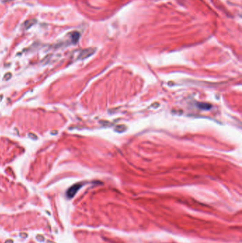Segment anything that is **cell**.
<instances>
[{
  "label": "cell",
  "instance_id": "6da1fadb",
  "mask_svg": "<svg viewBox=\"0 0 242 243\" xmlns=\"http://www.w3.org/2000/svg\"><path fill=\"white\" fill-rule=\"evenodd\" d=\"M81 186H82L81 184H75V185H72V186L70 188V189L68 190L67 192V195L68 197L69 198L73 197V196H75V194L78 192V191L80 189Z\"/></svg>",
  "mask_w": 242,
  "mask_h": 243
},
{
  "label": "cell",
  "instance_id": "7a4b0ae2",
  "mask_svg": "<svg viewBox=\"0 0 242 243\" xmlns=\"http://www.w3.org/2000/svg\"><path fill=\"white\" fill-rule=\"evenodd\" d=\"M79 39H80V34H79L78 32H74L72 33V35H71V39H72V41L73 43H76L78 41Z\"/></svg>",
  "mask_w": 242,
  "mask_h": 243
},
{
  "label": "cell",
  "instance_id": "3957f363",
  "mask_svg": "<svg viewBox=\"0 0 242 243\" xmlns=\"http://www.w3.org/2000/svg\"><path fill=\"white\" fill-rule=\"evenodd\" d=\"M198 106H199L201 109L203 110H208L211 107V106L209 105V104H204V103H200V105H198Z\"/></svg>",
  "mask_w": 242,
  "mask_h": 243
},
{
  "label": "cell",
  "instance_id": "277c9868",
  "mask_svg": "<svg viewBox=\"0 0 242 243\" xmlns=\"http://www.w3.org/2000/svg\"><path fill=\"white\" fill-rule=\"evenodd\" d=\"M12 240H8V241H6L5 243H12Z\"/></svg>",
  "mask_w": 242,
  "mask_h": 243
}]
</instances>
